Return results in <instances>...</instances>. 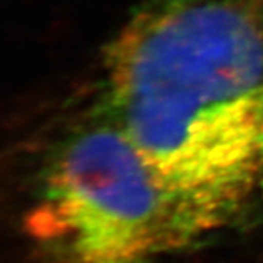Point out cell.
Returning a JSON list of instances; mask_svg holds the SVG:
<instances>
[{
    "label": "cell",
    "mask_w": 263,
    "mask_h": 263,
    "mask_svg": "<svg viewBox=\"0 0 263 263\" xmlns=\"http://www.w3.org/2000/svg\"><path fill=\"white\" fill-rule=\"evenodd\" d=\"M31 219L63 263H149L214 231L107 110L54 151Z\"/></svg>",
    "instance_id": "7a4b0ae2"
},
{
    "label": "cell",
    "mask_w": 263,
    "mask_h": 263,
    "mask_svg": "<svg viewBox=\"0 0 263 263\" xmlns=\"http://www.w3.org/2000/svg\"><path fill=\"white\" fill-rule=\"evenodd\" d=\"M104 76L107 111L215 230L263 202V0H142Z\"/></svg>",
    "instance_id": "6da1fadb"
}]
</instances>
